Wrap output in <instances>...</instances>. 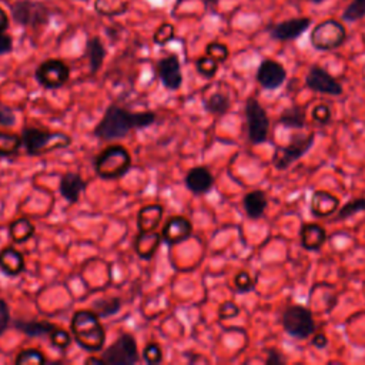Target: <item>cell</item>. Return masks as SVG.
Returning a JSON list of instances; mask_svg holds the SVG:
<instances>
[{
    "label": "cell",
    "mask_w": 365,
    "mask_h": 365,
    "mask_svg": "<svg viewBox=\"0 0 365 365\" xmlns=\"http://www.w3.org/2000/svg\"><path fill=\"white\" fill-rule=\"evenodd\" d=\"M11 17L20 26L37 27L48 23L50 9L33 0H19L11 6Z\"/></svg>",
    "instance_id": "7"
},
{
    "label": "cell",
    "mask_w": 365,
    "mask_h": 365,
    "mask_svg": "<svg viewBox=\"0 0 365 365\" xmlns=\"http://www.w3.org/2000/svg\"><path fill=\"white\" fill-rule=\"evenodd\" d=\"M0 269L10 275L16 277L24 269V257L14 247H4L0 250Z\"/></svg>",
    "instance_id": "20"
},
{
    "label": "cell",
    "mask_w": 365,
    "mask_h": 365,
    "mask_svg": "<svg viewBox=\"0 0 365 365\" xmlns=\"http://www.w3.org/2000/svg\"><path fill=\"white\" fill-rule=\"evenodd\" d=\"M214 177L205 167H194L185 175V185L194 194H205L211 190Z\"/></svg>",
    "instance_id": "17"
},
{
    "label": "cell",
    "mask_w": 365,
    "mask_h": 365,
    "mask_svg": "<svg viewBox=\"0 0 365 365\" xmlns=\"http://www.w3.org/2000/svg\"><path fill=\"white\" fill-rule=\"evenodd\" d=\"M307 117L301 107L292 106L282 111L279 115V123L287 128H302L305 125Z\"/></svg>",
    "instance_id": "27"
},
{
    "label": "cell",
    "mask_w": 365,
    "mask_h": 365,
    "mask_svg": "<svg viewBox=\"0 0 365 365\" xmlns=\"http://www.w3.org/2000/svg\"><path fill=\"white\" fill-rule=\"evenodd\" d=\"M16 328H19L21 332L30 336H40V335H50L56 327L47 321H30V322L19 321L16 322Z\"/></svg>",
    "instance_id": "28"
},
{
    "label": "cell",
    "mask_w": 365,
    "mask_h": 365,
    "mask_svg": "<svg viewBox=\"0 0 365 365\" xmlns=\"http://www.w3.org/2000/svg\"><path fill=\"white\" fill-rule=\"evenodd\" d=\"M346 38V30L344 24L335 19L321 21L311 31V44L314 48L328 51L339 47Z\"/></svg>",
    "instance_id": "5"
},
{
    "label": "cell",
    "mask_w": 365,
    "mask_h": 365,
    "mask_svg": "<svg viewBox=\"0 0 365 365\" xmlns=\"http://www.w3.org/2000/svg\"><path fill=\"white\" fill-rule=\"evenodd\" d=\"M50 339H51V344L60 349H64L67 348L70 344H71V336L67 331L64 329H60V328H54L50 334Z\"/></svg>",
    "instance_id": "40"
},
{
    "label": "cell",
    "mask_w": 365,
    "mask_h": 365,
    "mask_svg": "<svg viewBox=\"0 0 365 365\" xmlns=\"http://www.w3.org/2000/svg\"><path fill=\"white\" fill-rule=\"evenodd\" d=\"M245 118L248 128V140L252 144H262L268 137L269 118L264 107L255 98H250L247 101Z\"/></svg>",
    "instance_id": "10"
},
{
    "label": "cell",
    "mask_w": 365,
    "mask_h": 365,
    "mask_svg": "<svg viewBox=\"0 0 365 365\" xmlns=\"http://www.w3.org/2000/svg\"><path fill=\"white\" fill-rule=\"evenodd\" d=\"M86 56L93 73L98 71L106 58V47L98 37H91L86 44Z\"/></svg>",
    "instance_id": "25"
},
{
    "label": "cell",
    "mask_w": 365,
    "mask_h": 365,
    "mask_svg": "<svg viewBox=\"0 0 365 365\" xmlns=\"http://www.w3.org/2000/svg\"><path fill=\"white\" fill-rule=\"evenodd\" d=\"M10 321V311H9V305L4 299L0 298V335L6 331L7 325Z\"/></svg>",
    "instance_id": "44"
},
{
    "label": "cell",
    "mask_w": 365,
    "mask_h": 365,
    "mask_svg": "<svg viewBox=\"0 0 365 365\" xmlns=\"http://www.w3.org/2000/svg\"><path fill=\"white\" fill-rule=\"evenodd\" d=\"M364 17H365V0H352L342 13V19L346 21H358Z\"/></svg>",
    "instance_id": "33"
},
{
    "label": "cell",
    "mask_w": 365,
    "mask_h": 365,
    "mask_svg": "<svg viewBox=\"0 0 365 365\" xmlns=\"http://www.w3.org/2000/svg\"><path fill=\"white\" fill-rule=\"evenodd\" d=\"M205 54L212 57L215 61L218 63H224L230 54L228 51V47L222 43H217V41H212L210 43L207 47H205Z\"/></svg>",
    "instance_id": "36"
},
{
    "label": "cell",
    "mask_w": 365,
    "mask_h": 365,
    "mask_svg": "<svg viewBox=\"0 0 365 365\" xmlns=\"http://www.w3.org/2000/svg\"><path fill=\"white\" fill-rule=\"evenodd\" d=\"M131 165L130 153L123 145H110L101 151L96 161L94 168L97 175L106 180H113L124 175Z\"/></svg>",
    "instance_id": "4"
},
{
    "label": "cell",
    "mask_w": 365,
    "mask_h": 365,
    "mask_svg": "<svg viewBox=\"0 0 365 365\" xmlns=\"http://www.w3.org/2000/svg\"><path fill=\"white\" fill-rule=\"evenodd\" d=\"M9 234L11 237V240L17 244L26 242L29 238L33 237L34 234V225L29 221V218L21 217L17 218L16 221H13L9 227Z\"/></svg>",
    "instance_id": "26"
},
{
    "label": "cell",
    "mask_w": 365,
    "mask_h": 365,
    "mask_svg": "<svg viewBox=\"0 0 365 365\" xmlns=\"http://www.w3.org/2000/svg\"><path fill=\"white\" fill-rule=\"evenodd\" d=\"M71 332L74 341L84 349L97 352L106 342V331L100 317L93 309L76 311L71 318Z\"/></svg>",
    "instance_id": "2"
},
{
    "label": "cell",
    "mask_w": 365,
    "mask_h": 365,
    "mask_svg": "<svg viewBox=\"0 0 365 365\" xmlns=\"http://www.w3.org/2000/svg\"><path fill=\"white\" fill-rule=\"evenodd\" d=\"M21 141L26 147L27 154L41 155L57 148H64L70 145L71 138L60 131H46L41 128L29 127L23 130Z\"/></svg>",
    "instance_id": "3"
},
{
    "label": "cell",
    "mask_w": 365,
    "mask_h": 365,
    "mask_svg": "<svg viewBox=\"0 0 365 365\" xmlns=\"http://www.w3.org/2000/svg\"><path fill=\"white\" fill-rule=\"evenodd\" d=\"M7 26H9V17H7L6 11L0 7V33L4 31L7 29Z\"/></svg>",
    "instance_id": "48"
},
{
    "label": "cell",
    "mask_w": 365,
    "mask_h": 365,
    "mask_svg": "<svg viewBox=\"0 0 365 365\" xmlns=\"http://www.w3.org/2000/svg\"><path fill=\"white\" fill-rule=\"evenodd\" d=\"M242 204H244V210H245L248 218L258 220L264 215L268 201H267V195L264 191L254 190V191L245 194Z\"/></svg>",
    "instance_id": "24"
},
{
    "label": "cell",
    "mask_w": 365,
    "mask_h": 365,
    "mask_svg": "<svg viewBox=\"0 0 365 365\" xmlns=\"http://www.w3.org/2000/svg\"><path fill=\"white\" fill-rule=\"evenodd\" d=\"M359 211H365V198H355L348 201L345 205H342V208H339L338 218L345 220Z\"/></svg>",
    "instance_id": "35"
},
{
    "label": "cell",
    "mask_w": 365,
    "mask_h": 365,
    "mask_svg": "<svg viewBox=\"0 0 365 365\" xmlns=\"http://www.w3.org/2000/svg\"><path fill=\"white\" fill-rule=\"evenodd\" d=\"M287 78V71L284 66L275 60H264L258 66L257 80L265 90L279 88Z\"/></svg>",
    "instance_id": "13"
},
{
    "label": "cell",
    "mask_w": 365,
    "mask_h": 365,
    "mask_svg": "<svg viewBox=\"0 0 365 365\" xmlns=\"http://www.w3.org/2000/svg\"><path fill=\"white\" fill-rule=\"evenodd\" d=\"M173 38H174V26L170 24V23L161 24V26L157 29V31L154 33V36H153V41H154L155 44H160V46L168 43V41L173 40Z\"/></svg>",
    "instance_id": "37"
},
{
    "label": "cell",
    "mask_w": 365,
    "mask_h": 365,
    "mask_svg": "<svg viewBox=\"0 0 365 365\" xmlns=\"http://www.w3.org/2000/svg\"><path fill=\"white\" fill-rule=\"evenodd\" d=\"M312 118L318 124H327L331 120V108L327 104H318L312 110Z\"/></svg>",
    "instance_id": "41"
},
{
    "label": "cell",
    "mask_w": 365,
    "mask_h": 365,
    "mask_svg": "<svg viewBox=\"0 0 365 365\" xmlns=\"http://www.w3.org/2000/svg\"><path fill=\"white\" fill-rule=\"evenodd\" d=\"M282 327L288 335L298 339H305L314 334L315 321L308 308L292 305L282 314Z\"/></svg>",
    "instance_id": "6"
},
{
    "label": "cell",
    "mask_w": 365,
    "mask_h": 365,
    "mask_svg": "<svg viewBox=\"0 0 365 365\" xmlns=\"http://www.w3.org/2000/svg\"><path fill=\"white\" fill-rule=\"evenodd\" d=\"M81 1H86V0H81Z\"/></svg>",
    "instance_id": "52"
},
{
    "label": "cell",
    "mask_w": 365,
    "mask_h": 365,
    "mask_svg": "<svg viewBox=\"0 0 365 365\" xmlns=\"http://www.w3.org/2000/svg\"><path fill=\"white\" fill-rule=\"evenodd\" d=\"M13 48V40L9 34H6L4 31L0 33V56L10 53Z\"/></svg>",
    "instance_id": "45"
},
{
    "label": "cell",
    "mask_w": 365,
    "mask_h": 365,
    "mask_svg": "<svg viewBox=\"0 0 365 365\" xmlns=\"http://www.w3.org/2000/svg\"><path fill=\"white\" fill-rule=\"evenodd\" d=\"M314 140L315 135L312 133L292 135L289 144L281 147L277 151L274 157V165L278 170H287L291 164H294L297 160H299L309 151V148L314 145Z\"/></svg>",
    "instance_id": "9"
},
{
    "label": "cell",
    "mask_w": 365,
    "mask_h": 365,
    "mask_svg": "<svg viewBox=\"0 0 365 365\" xmlns=\"http://www.w3.org/2000/svg\"><path fill=\"white\" fill-rule=\"evenodd\" d=\"M327 344H328V339H327L325 334H322V332L317 334V335L312 338V345H314L315 348L322 349V348H325V346H327Z\"/></svg>",
    "instance_id": "47"
},
{
    "label": "cell",
    "mask_w": 365,
    "mask_h": 365,
    "mask_svg": "<svg viewBox=\"0 0 365 365\" xmlns=\"http://www.w3.org/2000/svg\"><path fill=\"white\" fill-rule=\"evenodd\" d=\"M86 364H87V365H88V364H100V365H106L104 359H103V358H97V356H90V358H87V359H86Z\"/></svg>",
    "instance_id": "49"
},
{
    "label": "cell",
    "mask_w": 365,
    "mask_h": 365,
    "mask_svg": "<svg viewBox=\"0 0 365 365\" xmlns=\"http://www.w3.org/2000/svg\"><path fill=\"white\" fill-rule=\"evenodd\" d=\"M17 365H43L46 364V356L38 349H23L14 361Z\"/></svg>",
    "instance_id": "32"
},
{
    "label": "cell",
    "mask_w": 365,
    "mask_h": 365,
    "mask_svg": "<svg viewBox=\"0 0 365 365\" xmlns=\"http://www.w3.org/2000/svg\"><path fill=\"white\" fill-rule=\"evenodd\" d=\"M120 299L118 298H101L93 302V311L100 317H110L118 312L120 309Z\"/></svg>",
    "instance_id": "30"
},
{
    "label": "cell",
    "mask_w": 365,
    "mask_h": 365,
    "mask_svg": "<svg viewBox=\"0 0 365 365\" xmlns=\"http://www.w3.org/2000/svg\"><path fill=\"white\" fill-rule=\"evenodd\" d=\"M86 187L87 182L76 173H66L60 180V194L70 204L78 201V197Z\"/></svg>",
    "instance_id": "19"
},
{
    "label": "cell",
    "mask_w": 365,
    "mask_h": 365,
    "mask_svg": "<svg viewBox=\"0 0 365 365\" xmlns=\"http://www.w3.org/2000/svg\"><path fill=\"white\" fill-rule=\"evenodd\" d=\"M70 77L68 66L57 58H50L43 61L36 70L37 81L46 88H58Z\"/></svg>",
    "instance_id": "11"
},
{
    "label": "cell",
    "mask_w": 365,
    "mask_h": 365,
    "mask_svg": "<svg viewBox=\"0 0 365 365\" xmlns=\"http://www.w3.org/2000/svg\"><path fill=\"white\" fill-rule=\"evenodd\" d=\"M163 207L160 204H148L140 208L137 215V227L140 231H155L161 218Z\"/></svg>",
    "instance_id": "23"
},
{
    "label": "cell",
    "mask_w": 365,
    "mask_h": 365,
    "mask_svg": "<svg viewBox=\"0 0 365 365\" xmlns=\"http://www.w3.org/2000/svg\"><path fill=\"white\" fill-rule=\"evenodd\" d=\"M218 61H215L212 57H210V56H202V57H200L198 60H197V63H195V66H197V71L200 73V74H202L204 77H208V78H211V77H214L215 76V73H217V70H218Z\"/></svg>",
    "instance_id": "34"
},
{
    "label": "cell",
    "mask_w": 365,
    "mask_h": 365,
    "mask_svg": "<svg viewBox=\"0 0 365 365\" xmlns=\"http://www.w3.org/2000/svg\"><path fill=\"white\" fill-rule=\"evenodd\" d=\"M309 26H311V19H308V17L289 19V20L275 24L271 29V37L275 40H281V41L295 40L301 34H304Z\"/></svg>",
    "instance_id": "16"
},
{
    "label": "cell",
    "mask_w": 365,
    "mask_h": 365,
    "mask_svg": "<svg viewBox=\"0 0 365 365\" xmlns=\"http://www.w3.org/2000/svg\"><path fill=\"white\" fill-rule=\"evenodd\" d=\"M305 83L308 88L321 94H328V96L342 94V86L328 71H325L318 66H312L309 68Z\"/></svg>",
    "instance_id": "12"
},
{
    "label": "cell",
    "mask_w": 365,
    "mask_h": 365,
    "mask_svg": "<svg viewBox=\"0 0 365 365\" xmlns=\"http://www.w3.org/2000/svg\"><path fill=\"white\" fill-rule=\"evenodd\" d=\"M234 284L238 292H250L254 289L255 281L251 278V275L247 271H240L234 278Z\"/></svg>",
    "instance_id": "39"
},
{
    "label": "cell",
    "mask_w": 365,
    "mask_h": 365,
    "mask_svg": "<svg viewBox=\"0 0 365 365\" xmlns=\"http://www.w3.org/2000/svg\"><path fill=\"white\" fill-rule=\"evenodd\" d=\"M21 143V137L11 133L0 131V155H11L17 153Z\"/></svg>",
    "instance_id": "31"
},
{
    "label": "cell",
    "mask_w": 365,
    "mask_h": 365,
    "mask_svg": "<svg viewBox=\"0 0 365 365\" xmlns=\"http://www.w3.org/2000/svg\"><path fill=\"white\" fill-rule=\"evenodd\" d=\"M143 356L147 364H160L163 361V351L158 344L150 342L143 349Z\"/></svg>",
    "instance_id": "38"
},
{
    "label": "cell",
    "mask_w": 365,
    "mask_h": 365,
    "mask_svg": "<svg viewBox=\"0 0 365 365\" xmlns=\"http://www.w3.org/2000/svg\"><path fill=\"white\" fill-rule=\"evenodd\" d=\"M339 207V200L328 191H315L311 197V212L315 217H329Z\"/></svg>",
    "instance_id": "18"
},
{
    "label": "cell",
    "mask_w": 365,
    "mask_h": 365,
    "mask_svg": "<svg viewBox=\"0 0 365 365\" xmlns=\"http://www.w3.org/2000/svg\"><path fill=\"white\" fill-rule=\"evenodd\" d=\"M158 76L161 78V83L168 90H178L182 83V74L178 57L175 54H170L167 57H163L157 64Z\"/></svg>",
    "instance_id": "15"
},
{
    "label": "cell",
    "mask_w": 365,
    "mask_h": 365,
    "mask_svg": "<svg viewBox=\"0 0 365 365\" xmlns=\"http://www.w3.org/2000/svg\"><path fill=\"white\" fill-rule=\"evenodd\" d=\"M308 1H311V3H315V4H318V3H322V1H325V0H308Z\"/></svg>",
    "instance_id": "51"
},
{
    "label": "cell",
    "mask_w": 365,
    "mask_h": 365,
    "mask_svg": "<svg viewBox=\"0 0 365 365\" xmlns=\"http://www.w3.org/2000/svg\"><path fill=\"white\" fill-rule=\"evenodd\" d=\"M204 106L208 113L224 115L230 108V98L222 93H214L205 100Z\"/></svg>",
    "instance_id": "29"
},
{
    "label": "cell",
    "mask_w": 365,
    "mask_h": 365,
    "mask_svg": "<svg viewBox=\"0 0 365 365\" xmlns=\"http://www.w3.org/2000/svg\"><path fill=\"white\" fill-rule=\"evenodd\" d=\"M106 364L133 365L138 362L137 342L131 334H121L103 354Z\"/></svg>",
    "instance_id": "8"
},
{
    "label": "cell",
    "mask_w": 365,
    "mask_h": 365,
    "mask_svg": "<svg viewBox=\"0 0 365 365\" xmlns=\"http://www.w3.org/2000/svg\"><path fill=\"white\" fill-rule=\"evenodd\" d=\"M284 362H285L284 356L279 352L274 351V349L268 352V356L265 359V364H268V365H282Z\"/></svg>",
    "instance_id": "46"
},
{
    "label": "cell",
    "mask_w": 365,
    "mask_h": 365,
    "mask_svg": "<svg viewBox=\"0 0 365 365\" xmlns=\"http://www.w3.org/2000/svg\"><path fill=\"white\" fill-rule=\"evenodd\" d=\"M16 123V114L11 108L9 107H1L0 108V125L3 127H11Z\"/></svg>",
    "instance_id": "43"
},
{
    "label": "cell",
    "mask_w": 365,
    "mask_h": 365,
    "mask_svg": "<svg viewBox=\"0 0 365 365\" xmlns=\"http://www.w3.org/2000/svg\"><path fill=\"white\" fill-rule=\"evenodd\" d=\"M299 238H301V245L305 250L317 251L325 242L327 232L321 225H318L315 222H309V224L302 225V228L299 231Z\"/></svg>",
    "instance_id": "21"
},
{
    "label": "cell",
    "mask_w": 365,
    "mask_h": 365,
    "mask_svg": "<svg viewBox=\"0 0 365 365\" xmlns=\"http://www.w3.org/2000/svg\"><path fill=\"white\" fill-rule=\"evenodd\" d=\"M155 113L153 111H128L120 106L107 107L94 134L101 140H115L125 137L134 128H143L153 124Z\"/></svg>",
    "instance_id": "1"
},
{
    "label": "cell",
    "mask_w": 365,
    "mask_h": 365,
    "mask_svg": "<svg viewBox=\"0 0 365 365\" xmlns=\"http://www.w3.org/2000/svg\"><path fill=\"white\" fill-rule=\"evenodd\" d=\"M205 1V4H208V6H215L220 0H204Z\"/></svg>",
    "instance_id": "50"
},
{
    "label": "cell",
    "mask_w": 365,
    "mask_h": 365,
    "mask_svg": "<svg viewBox=\"0 0 365 365\" xmlns=\"http://www.w3.org/2000/svg\"><path fill=\"white\" fill-rule=\"evenodd\" d=\"M192 232L191 222L181 215H173L170 217L161 231L163 241L168 245H175L182 241H185Z\"/></svg>",
    "instance_id": "14"
},
{
    "label": "cell",
    "mask_w": 365,
    "mask_h": 365,
    "mask_svg": "<svg viewBox=\"0 0 365 365\" xmlns=\"http://www.w3.org/2000/svg\"><path fill=\"white\" fill-rule=\"evenodd\" d=\"M240 312V308L232 301H225L220 307V318H232L237 317Z\"/></svg>",
    "instance_id": "42"
},
{
    "label": "cell",
    "mask_w": 365,
    "mask_h": 365,
    "mask_svg": "<svg viewBox=\"0 0 365 365\" xmlns=\"http://www.w3.org/2000/svg\"><path fill=\"white\" fill-rule=\"evenodd\" d=\"M161 241H163L161 234H158L155 231H140V234L137 235V238L134 241L135 252L141 258L150 259L154 255V252L157 251Z\"/></svg>",
    "instance_id": "22"
}]
</instances>
